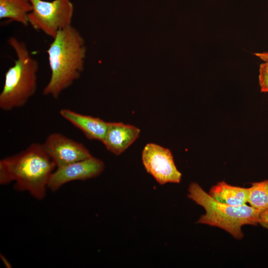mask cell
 <instances>
[{
  "mask_svg": "<svg viewBox=\"0 0 268 268\" xmlns=\"http://www.w3.org/2000/svg\"><path fill=\"white\" fill-rule=\"evenodd\" d=\"M56 166L42 144L32 143L25 149L0 160V184L14 183V188L43 199Z\"/></svg>",
  "mask_w": 268,
  "mask_h": 268,
  "instance_id": "6da1fadb",
  "label": "cell"
},
{
  "mask_svg": "<svg viewBox=\"0 0 268 268\" xmlns=\"http://www.w3.org/2000/svg\"><path fill=\"white\" fill-rule=\"evenodd\" d=\"M86 52L84 40L73 26L58 32L47 50L51 74L43 90L44 95L57 99L79 78Z\"/></svg>",
  "mask_w": 268,
  "mask_h": 268,
  "instance_id": "7a4b0ae2",
  "label": "cell"
},
{
  "mask_svg": "<svg viewBox=\"0 0 268 268\" xmlns=\"http://www.w3.org/2000/svg\"><path fill=\"white\" fill-rule=\"evenodd\" d=\"M8 43L14 51L16 59L5 73L0 93V108L5 111L24 106L35 94L39 69L38 62L25 42L10 37Z\"/></svg>",
  "mask_w": 268,
  "mask_h": 268,
  "instance_id": "3957f363",
  "label": "cell"
},
{
  "mask_svg": "<svg viewBox=\"0 0 268 268\" xmlns=\"http://www.w3.org/2000/svg\"><path fill=\"white\" fill-rule=\"evenodd\" d=\"M187 197L205 210L197 223L220 228L235 239L243 238V226L259 224L261 211L250 205H231L217 201L197 183L190 184Z\"/></svg>",
  "mask_w": 268,
  "mask_h": 268,
  "instance_id": "277c9868",
  "label": "cell"
},
{
  "mask_svg": "<svg viewBox=\"0 0 268 268\" xmlns=\"http://www.w3.org/2000/svg\"><path fill=\"white\" fill-rule=\"evenodd\" d=\"M32 10L29 24L53 39L59 31L71 25L74 6L70 0H29Z\"/></svg>",
  "mask_w": 268,
  "mask_h": 268,
  "instance_id": "5b68a950",
  "label": "cell"
},
{
  "mask_svg": "<svg viewBox=\"0 0 268 268\" xmlns=\"http://www.w3.org/2000/svg\"><path fill=\"white\" fill-rule=\"evenodd\" d=\"M146 172L160 185L179 183L182 174L177 168L170 149L153 143H147L141 153Z\"/></svg>",
  "mask_w": 268,
  "mask_h": 268,
  "instance_id": "8992f818",
  "label": "cell"
},
{
  "mask_svg": "<svg viewBox=\"0 0 268 268\" xmlns=\"http://www.w3.org/2000/svg\"><path fill=\"white\" fill-rule=\"evenodd\" d=\"M42 144L56 168L92 156L82 143L59 133L48 135Z\"/></svg>",
  "mask_w": 268,
  "mask_h": 268,
  "instance_id": "52a82bcc",
  "label": "cell"
},
{
  "mask_svg": "<svg viewBox=\"0 0 268 268\" xmlns=\"http://www.w3.org/2000/svg\"><path fill=\"white\" fill-rule=\"evenodd\" d=\"M104 168V163L93 156L57 167L49 179L48 189L55 192L68 182L96 178L102 173Z\"/></svg>",
  "mask_w": 268,
  "mask_h": 268,
  "instance_id": "ba28073f",
  "label": "cell"
},
{
  "mask_svg": "<svg viewBox=\"0 0 268 268\" xmlns=\"http://www.w3.org/2000/svg\"><path fill=\"white\" fill-rule=\"evenodd\" d=\"M140 132V130L134 126L121 122H109L102 142L108 150L119 155L134 142Z\"/></svg>",
  "mask_w": 268,
  "mask_h": 268,
  "instance_id": "9c48e42d",
  "label": "cell"
},
{
  "mask_svg": "<svg viewBox=\"0 0 268 268\" xmlns=\"http://www.w3.org/2000/svg\"><path fill=\"white\" fill-rule=\"evenodd\" d=\"M60 115L80 130L87 138L102 141L109 125V122L89 115H83L68 109H62Z\"/></svg>",
  "mask_w": 268,
  "mask_h": 268,
  "instance_id": "30bf717a",
  "label": "cell"
},
{
  "mask_svg": "<svg viewBox=\"0 0 268 268\" xmlns=\"http://www.w3.org/2000/svg\"><path fill=\"white\" fill-rule=\"evenodd\" d=\"M249 192V187L232 186L221 181L213 186L208 194L220 202L231 205H243L248 203Z\"/></svg>",
  "mask_w": 268,
  "mask_h": 268,
  "instance_id": "8fae6325",
  "label": "cell"
},
{
  "mask_svg": "<svg viewBox=\"0 0 268 268\" xmlns=\"http://www.w3.org/2000/svg\"><path fill=\"white\" fill-rule=\"evenodd\" d=\"M32 10L29 0H0V19L29 25L28 16Z\"/></svg>",
  "mask_w": 268,
  "mask_h": 268,
  "instance_id": "7c38bea8",
  "label": "cell"
},
{
  "mask_svg": "<svg viewBox=\"0 0 268 268\" xmlns=\"http://www.w3.org/2000/svg\"><path fill=\"white\" fill-rule=\"evenodd\" d=\"M249 190L250 205L260 211L268 209V179L252 183Z\"/></svg>",
  "mask_w": 268,
  "mask_h": 268,
  "instance_id": "4fadbf2b",
  "label": "cell"
},
{
  "mask_svg": "<svg viewBox=\"0 0 268 268\" xmlns=\"http://www.w3.org/2000/svg\"><path fill=\"white\" fill-rule=\"evenodd\" d=\"M259 68V82L261 91L268 92V59L264 61Z\"/></svg>",
  "mask_w": 268,
  "mask_h": 268,
  "instance_id": "5bb4252c",
  "label": "cell"
},
{
  "mask_svg": "<svg viewBox=\"0 0 268 268\" xmlns=\"http://www.w3.org/2000/svg\"><path fill=\"white\" fill-rule=\"evenodd\" d=\"M259 224L268 229V209L260 211Z\"/></svg>",
  "mask_w": 268,
  "mask_h": 268,
  "instance_id": "9a60e30c",
  "label": "cell"
},
{
  "mask_svg": "<svg viewBox=\"0 0 268 268\" xmlns=\"http://www.w3.org/2000/svg\"><path fill=\"white\" fill-rule=\"evenodd\" d=\"M254 55L263 61L268 59V52L254 53Z\"/></svg>",
  "mask_w": 268,
  "mask_h": 268,
  "instance_id": "2e32d148",
  "label": "cell"
},
{
  "mask_svg": "<svg viewBox=\"0 0 268 268\" xmlns=\"http://www.w3.org/2000/svg\"><path fill=\"white\" fill-rule=\"evenodd\" d=\"M0 259L5 267L7 268H11L12 266L7 259L2 254H0Z\"/></svg>",
  "mask_w": 268,
  "mask_h": 268,
  "instance_id": "e0dca14e",
  "label": "cell"
}]
</instances>
